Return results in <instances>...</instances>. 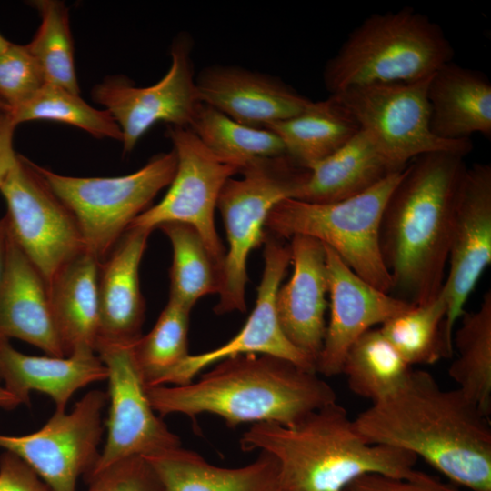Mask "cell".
I'll return each mask as SVG.
<instances>
[{"label":"cell","mask_w":491,"mask_h":491,"mask_svg":"<svg viewBox=\"0 0 491 491\" xmlns=\"http://www.w3.org/2000/svg\"><path fill=\"white\" fill-rule=\"evenodd\" d=\"M192 39L181 34L171 46V65L157 83L137 87L123 77L106 78L92 90L95 102L105 107L122 133L124 152H131L156 123L189 126L198 96L191 58Z\"/></svg>","instance_id":"obj_13"},{"label":"cell","mask_w":491,"mask_h":491,"mask_svg":"<svg viewBox=\"0 0 491 491\" xmlns=\"http://www.w3.org/2000/svg\"><path fill=\"white\" fill-rule=\"evenodd\" d=\"M307 169L309 175L295 198L311 203L351 198L401 171L386 160L361 129L335 153Z\"/></svg>","instance_id":"obj_26"},{"label":"cell","mask_w":491,"mask_h":491,"mask_svg":"<svg viewBox=\"0 0 491 491\" xmlns=\"http://www.w3.org/2000/svg\"><path fill=\"white\" fill-rule=\"evenodd\" d=\"M453 336L457 352L448 373L458 389L486 416L491 414V292L476 310L464 312Z\"/></svg>","instance_id":"obj_28"},{"label":"cell","mask_w":491,"mask_h":491,"mask_svg":"<svg viewBox=\"0 0 491 491\" xmlns=\"http://www.w3.org/2000/svg\"><path fill=\"white\" fill-rule=\"evenodd\" d=\"M241 177L224 185L216 207L225 225L228 249L222 266L217 315L246 310V266L249 253L263 244L265 225L272 208L295 198L309 170L287 155L257 159L240 170Z\"/></svg>","instance_id":"obj_7"},{"label":"cell","mask_w":491,"mask_h":491,"mask_svg":"<svg viewBox=\"0 0 491 491\" xmlns=\"http://www.w3.org/2000/svg\"><path fill=\"white\" fill-rule=\"evenodd\" d=\"M427 97L436 136L461 141L477 133L490 139L491 83L486 75L451 61L432 75Z\"/></svg>","instance_id":"obj_23"},{"label":"cell","mask_w":491,"mask_h":491,"mask_svg":"<svg viewBox=\"0 0 491 491\" xmlns=\"http://www.w3.org/2000/svg\"><path fill=\"white\" fill-rule=\"evenodd\" d=\"M0 491H52L19 456L5 451L0 456Z\"/></svg>","instance_id":"obj_39"},{"label":"cell","mask_w":491,"mask_h":491,"mask_svg":"<svg viewBox=\"0 0 491 491\" xmlns=\"http://www.w3.org/2000/svg\"><path fill=\"white\" fill-rule=\"evenodd\" d=\"M289 246L293 273L277 290L276 316L286 339L316 366L326 327L325 246L309 236L294 235Z\"/></svg>","instance_id":"obj_19"},{"label":"cell","mask_w":491,"mask_h":491,"mask_svg":"<svg viewBox=\"0 0 491 491\" xmlns=\"http://www.w3.org/2000/svg\"><path fill=\"white\" fill-rule=\"evenodd\" d=\"M152 231L128 227L99 265L97 344L131 345L142 336L145 307L139 285V266Z\"/></svg>","instance_id":"obj_20"},{"label":"cell","mask_w":491,"mask_h":491,"mask_svg":"<svg viewBox=\"0 0 491 491\" xmlns=\"http://www.w3.org/2000/svg\"><path fill=\"white\" fill-rule=\"evenodd\" d=\"M0 192L7 205L2 220L11 238L48 287L57 273L85 250L75 220L36 172L18 155Z\"/></svg>","instance_id":"obj_10"},{"label":"cell","mask_w":491,"mask_h":491,"mask_svg":"<svg viewBox=\"0 0 491 491\" xmlns=\"http://www.w3.org/2000/svg\"><path fill=\"white\" fill-rule=\"evenodd\" d=\"M33 165L73 215L85 250L101 263L132 222L170 185L176 155L174 149L159 154L139 170L117 177L67 176Z\"/></svg>","instance_id":"obj_8"},{"label":"cell","mask_w":491,"mask_h":491,"mask_svg":"<svg viewBox=\"0 0 491 491\" xmlns=\"http://www.w3.org/2000/svg\"><path fill=\"white\" fill-rule=\"evenodd\" d=\"M344 491H462L418 470L406 477L378 474L365 475L353 481Z\"/></svg>","instance_id":"obj_38"},{"label":"cell","mask_w":491,"mask_h":491,"mask_svg":"<svg viewBox=\"0 0 491 491\" xmlns=\"http://www.w3.org/2000/svg\"><path fill=\"white\" fill-rule=\"evenodd\" d=\"M158 228L173 249L169 299L192 309L199 298L219 294L222 263L212 256L198 232L183 223H166Z\"/></svg>","instance_id":"obj_32"},{"label":"cell","mask_w":491,"mask_h":491,"mask_svg":"<svg viewBox=\"0 0 491 491\" xmlns=\"http://www.w3.org/2000/svg\"><path fill=\"white\" fill-rule=\"evenodd\" d=\"M353 420L368 442L410 452L471 491H491L489 416L430 373L412 369L398 390Z\"/></svg>","instance_id":"obj_1"},{"label":"cell","mask_w":491,"mask_h":491,"mask_svg":"<svg viewBox=\"0 0 491 491\" xmlns=\"http://www.w3.org/2000/svg\"><path fill=\"white\" fill-rule=\"evenodd\" d=\"M10 44L11 42L7 41L0 35V54L4 52L10 45Z\"/></svg>","instance_id":"obj_43"},{"label":"cell","mask_w":491,"mask_h":491,"mask_svg":"<svg viewBox=\"0 0 491 491\" xmlns=\"http://www.w3.org/2000/svg\"><path fill=\"white\" fill-rule=\"evenodd\" d=\"M166 136L176 155L173 180L162 200L140 214L130 226L154 230L166 223L189 225L223 266L226 249L215 226V210L224 185L239 169L218 160L188 126L168 125Z\"/></svg>","instance_id":"obj_11"},{"label":"cell","mask_w":491,"mask_h":491,"mask_svg":"<svg viewBox=\"0 0 491 491\" xmlns=\"http://www.w3.org/2000/svg\"><path fill=\"white\" fill-rule=\"evenodd\" d=\"M263 244L265 266L256 306L242 329L220 347L190 355L164 378L160 386L189 384L209 366L241 354L270 355L316 372L315 363L286 339L276 316V296L291 263L289 244L269 233H266Z\"/></svg>","instance_id":"obj_16"},{"label":"cell","mask_w":491,"mask_h":491,"mask_svg":"<svg viewBox=\"0 0 491 491\" xmlns=\"http://www.w3.org/2000/svg\"><path fill=\"white\" fill-rule=\"evenodd\" d=\"M107 401L106 392L91 390L69 414L55 411L36 432L0 434V447L24 460L52 491H76L79 476L88 475L99 457Z\"/></svg>","instance_id":"obj_12"},{"label":"cell","mask_w":491,"mask_h":491,"mask_svg":"<svg viewBox=\"0 0 491 491\" xmlns=\"http://www.w3.org/2000/svg\"><path fill=\"white\" fill-rule=\"evenodd\" d=\"M16 125L11 111L0 112V185L17 161L18 155L13 149V134Z\"/></svg>","instance_id":"obj_40"},{"label":"cell","mask_w":491,"mask_h":491,"mask_svg":"<svg viewBox=\"0 0 491 491\" xmlns=\"http://www.w3.org/2000/svg\"><path fill=\"white\" fill-rule=\"evenodd\" d=\"M11 115L16 125L36 120L55 121L81 128L97 138L122 141L121 130L108 111L91 106L79 94L48 84L27 103L11 110Z\"/></svg>","instance_id":"obj_35"},{"label":"cell","mask_w":491,"mask_h":491,"mask_svg":"<svg viewBox=\"0 0 491 491\" xmlns=\"http://www.w3.org/2000/svg\"><path fill=\"white\" fill-rule=\"evenodd\" d=\"M188 127L218 160L239 172L257 159L286 155L283 142L273 131L240 124L202 102Z\"/></svg>","instance_id":"obj_29"},{"label":"cell","mask_w":491,"mask_h":491,"mask_svg":"<svg viewBox=\"0 0 491 491\" xmlns=\"http://www.w3.org/2000/svg\"><path fill=\"white\" fill-rule=\"evenodd\" d=\"M9 112L11 108L0 98V112Z\"/></svg>","instance_id":"obj_44"},{"label":"cell","mask_w":491,"mask_h":491,"mask_svg":"<svg viewBox=\"0 0 491 491\" xmlns=\"http://www.w3.org/2000/svg\"><path fill=\"white\" fill-rule=\"evenodd\" d=\"M464 157L435 152L412 160L385 207L380 246L391 295L410 304L431 301L444 285Z\"/></svg>","instance_id":"obj_2"},{"label":"cell","mask_w":491,"mask_h":491,"mask_svg":"<svg viewBox=\"0 0 491 491\" xmlns=\"http://www.w3.org/2000/svg\"><path fill=\"white\" fill-rule=\"evenodd\" d=\"M411 370L380 329L371 328L348 348L341 374L354 394L373 404L398 390Z\"/></svg>","instance_id":"obj_31"},{"label":"cell","mask_w":491,"mask_h":491,"mask_svg":"<svg viewBox=\"0 0 491 491\" xmlns=\"http://www.w3.org/2000/svg\"><path fill=\"white\" fill-rule=\"evenodd\" d=\"M143 457L162 491H281L277 462L263 451L254 462L235 468L214 466L182 446Z\"/></svg>","instance_id":"obj_24"},{"label":"cell","mask_w":491,"mask_h":491,"mask_svg":"<svg viewBox=\"0 0 491 491\" xmlns=\"http://www.w3.org/2000/svg\"><path fill=\"white\" fill-rule=\"evenodd\" d=\"M325 250L330 316L316 371L333 376L341 374L345 356L360 336L413 304L377 289L357 276L330 247L325 246Z\"/></svg>","instance_id":"obj_17"},{"label":"cell","mask_w":491,"mask_h":491,"mask_svg":"<svg viewBox=\"0 0 491 491\" xmlns=\"http://www.w3.org/2000/svg\"><path fill=\"white\" fill-rule=\"evenodd\" d=\"M146 393L161 417L182 414L195 419L208 413L229 427L245 423L289 426L336 401L335 390L316 372L263 354L225 358L195 381L149 386Z\"/></svg>","instance_id":"obj_3"},{"label":"cell","mask_w":491,"mask_h":491,"mask_svg":"<svg viewBox=\"0 0 491 491\" xmlns=\"http://www.w3.org/2000/svg\"><path fill=\"white\" fill-rule=\"evenodd\" d=\"M266 128L281 139L286 155L306 168L335 153L360 130L354 117L333 95L312 101L298 115Z\"/></svg>","instance_id":"obj_27"},{"label":"cell","mask_w":491,"mask_h":491,"mask_svg":"<svg viewBox=\"0 0 491 491\" xmlns=\"http://www.w3.org/2000/svg\"><path fill=\"white\" fill-rule=\"evenodd\" d=\"M432 75L416 82L354 86L330 95L348 111L396 170L435 152L466 156L473 149L470 139L446 141L431 131L427 89Z\"/></svg>","instance_id":"obj_9"},{"label":"cell","mask_w":491,"mask_h":491,"mask_svg":"<svg viewBox=\"0 0 491 491\" xmlns=\"http://www.w3.org/2000/svg\"><path fill=\"white\" fill-rule=\"evenodd\" d=\"M99 265L84 250L57 273L47 287L65 356L83 350L95 352L99 337Z\"/></svg>","instance_id":"obj_25"},{"label":"cell","mask_w":491,"mask_h":491,"mask_svg":"<svg viewBox=\"0 0 491 491\" xmlns=\"http://www.w3.org/2000/svg\"><path fill=\"white\" fill-rule=\"evenodd\" d=\"M5 260H6V253H5V235H4V230L0 222V286L2 284L4 275H5Z\"/></svg>","instance_id":"obj_42"},{"label":"cell","mask_w":491,"mask_h":491,"mask_svg":"<svg viewBox=\"0 0 491 491\" xmlns=\"http://www.w3.org/2000/svg\"><path fill=\"white\" fill-rule=\"evenodd\" d=\"M453 57L441 27L406 6L367 16L327 61L323 79L330 95L354 86L416 82Z\"/></svg>","instance_id":"obj_5"},{"label":"cell","mask_w":491,"mask_h":491,"mask_svg":"<svg viewBox=\"0 0 491 491\" xmlns=\"http://www.w3.org/2000/svg\"><path fill=\"white\" fill-rule=\"evenodd\" d=\"M85 481L87 491H162L153 468L143 456L115 462Z\"/></svg>","instance_id":"obj_37"},{"label":"cell","mask_w":491,"mask_h":491,"mask_svg":"<svg viewBox=\"0 0 491 491\" xmlns=\"http://www.w3.org/2000/svg\"><path fill=\"white\" fill-rule=\"evenodd\" d=\"M45 84L26 45L11 43L0 54V98L11 110L31 100Z\"/></svg>","instance_id":"obj_36"},{"label":"cell","mask_w":491,"mask_h":491,"mask_svg":"<svg viewBox=\"0 0 491 491\" xmlns=\"http://www.w3.org/2000/svg\"><path fill=\"white\" fill-rule=\"evenodd\" d=\"M33 4L39 11L41 24L26 47L39 65L46 84L79 94L67 8L56 0H38Z\"/></svg>","instance_id":"obj_34"},{"label":"cell","mask_w":491,"mask_h":491,"mask_svg":"<svg viewBox=\"0 0 491 491\" xmlns=\"http://www.w3.org/2000/svg\"><path fill=\"white\" fill-rule=\"evenodd\" d=\"M0 375L5 388L21 404L31 391L51 397L56 412H65L72 396L87 385L107 379V368L95 351L83 350L64 357L35 356L15 350L0 338Z\"/></svg>","instance_id":"obj_22"},{"label":"cell","mask_w":491,"mask_h":491,"mask_svg":"<svg viewBox=\"0 0 491 491\" xmlns=\"http://www.w3.org/2000/svg\"><path fill=\"white\" fill-rule=\"evenodd\" d=\"M240 447L276 460L281 491H344L365 475L409 476L417 461L410 452L368 442L336 401L293 426L254 424Z\"/></svg>","instance_id":"obj_4"},{"label":"cell","mask_w":491,"mask_h":491,"mask_svg":"<svg viewBox=\"0 0 491 491\" xmlns=\"http://www.w3.org/2000/svg\"><path fill=\"white\" fill-rule=\"evenodd\" d=\"M20 401L7 389L0 386V407L13 409L20 405Z\"/></svg>","instance_id":"obj_41"},{"label":"cell","mask_w":491,"mask_h":491,"mask_svg":"<svg viewBox=\"0 0 491 491\" xmlns=\"http://www.w3.org/2000/svg\"><path fill=\"white\" fill-rule=\"evenodd\" d=\"M190 311L169 299L151 331L132 345L135 362L146 387L160 386L164 378L190 356Z\"/></svg>","instance_id":"obj_33"},{"label":"cell","mask_w":491,"mask_h":491,"mask_svg":"<svg viewBox=\"0 0 491 491\" xmlns=\"http://www.w3.org/2000/svg\"><path fill=\"white\" fill-rule=\"evenodd\" d=\"M405 168L343 201L311 203L286 198L272 208L265 229L282 239L306 235L320 241L365 281L391 294L392 281L381 252L380 229L388 198Z\"/></svg>","instance_id":"obj_6"},{"label":"cell","mask_w":491,"mask_h":491,"mask_svg":"<svg viewBox=\"0 0 491 491\" xmlns=\"http://www.w3.org/2000/svg\"><path fill=\"white\" fill-rule=\"evenodd\" d=\"M1 225L6 260L0 286V338H18L47 356L64 357L46 284Z\"/></svg>","instance_id":"obj_21"},{"label":"cell","mask_w":491,"mask_h":491,"mask_svg":"<svg viewBox=\"0 0 491 491\" xmlns=\"http://www.w3.org/2000/svg\"><path fill=\"white\" fill-rule=\"evenodd\" d=\"M132 345L96 346L95 353L108 372L110 407L105 446L85 480L120 460L181 446L180 437L168 428L149 402Z\"/></svg>","instance_id":"obj_14"},{"label":"cell","mask_w":491,"mask_h":491,"mask_svg":"<svg viewBox=\"0 0 491 491\" xmlns=\"http://www.w3.org/2000/svg\"><path fill=\"white\" fill-rule=\"evenodd\" d=\"M0 381H1V375H0Z\"/></svg>","instance_id":"obj_45"},{"label":"cell","mask_w":491,"mask_h":491,"mask_svg":"<svg viewBox=\"0 0 491 491\" xmlns=\"http://www.w3.org/2000/svg\"><path fill=\"white\" fill-rule=\"evenodd\" d=\"M447 310L448 296L443 285L434 299L412 305L378 328L409 366L432 365L453 354L445 332Z\"/></svg>","instance_id":"obj_30"},{"label":"cell","mask_w":491,"mask_h":491,"mask_svg":"<svg viewBox=\"0 0 491 491\" xmlns=\"http://www.w3.org/2000/svg\"><path fill=\"white\" fill-rule=\"evenodd\" d=\"M491 262V165L466 167L455 201L448 247V296L446 336L453 345V330L480 276Z\"/></svg>","instance_id":"obj_15"},{"label":"cell","mask_w":491,"mask_h":491,"mask_svg":"<svg viewBox=\"0 0 491 491\" xmlns=\"http://www.w3.org/2000/svg\"><path fill=\"white\" fill-rule=\"evenodd\" d=\"M195 85L200 102L252 127L295 116L312 102L278 77L235 65L205 67Z\"/></svg>","instance_id":"obj_18"}]
</instances>
